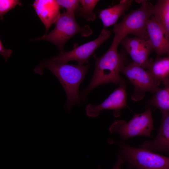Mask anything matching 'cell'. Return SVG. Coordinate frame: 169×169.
Wrapping results in <instances>:
<instances>
[{"label":"cell","mask_w":169,"mask_h":169,"mask_svg":"<svg viewBox=\"0 0 169 169\" xmlns=\"http://www.w3.org/2000/svg\"><path fill=\"white\" fill-rule=\"evenodd\" d=\"M13 52V51L10 49H7L5 48L3 45L1 40H0V54L4 58L6 61L10 57Z\"/></svg>","instance_id":"44dd1931"},{"label":"cell","mask_w":169,"mask_h":169,"mask_svg":"<svg viewBox=\"0 0 169 169\" xmlns=\"http://www.w3.org/2000/svg\"><path fill=\"white\" fill-rule=\"evenodd\" d=\"M80 5L75 13L88 21H93L96 18L94 8L99 1L98 0H80Z\"/></svg>","instance_id":"ac0fdd59"},{"label":"cell","mask_w":169,"mask_h":169,"mask_svg":"<svg viewBox=\"0 0 169 169\" xmlns=\"http://www.w3.org/2000/svg\"><path fill=\"white\" fill-rule=\"evenodd\" d=\"M32 5L47 32L60 14V7L54 0H36Z\"/></svg>","instance_id":"4fadbf2b"},{"label":"cell","mask_w":169,"mask_h":169,"mask_svg":"<svg viewBox=\"0 0 169 169\" xmlns=\"http://www.w3.org/2000/svg\"><path fill=\"white\" fill-rule=\"evenodd\" d=\"M153 16L169 39V0H159L153 6Z\"/></svg>","instance_id":"2e32d148"},{"label":"cell","mask_w":169,"mask_h":169,"mask_svg":"<svg viewBox=\"0 0 169 169\" xmlns=\"http://www.w3.org/2000/svg\"><path fill=\"white\" fill-rule=\"evenodd\" d=\"M124 162L121 155L119 153L117 155V159L114 166L112 169H121V165Z\"/></svg>","instance_id":"7402d4cb"},{"label":"cell","mask_w":169,"mask_h":169,"mask_svg":"<svg viewBox=\"0 0 169 169\" xmlns=\"http://www.w3.org/2000/svg\"><path fill=\"white\" fill-rule=\"evenodd\" d=\"M120 72L134 86V92L131 96L133 100L140 101L144 97L146 92L155 93L160 89L147 70L133 62L123 66Z\"/></svg>","instance_id":"52a82bcc"},{"label":"cell","mask_w":169,"mask_h":169,"mask_svg":"<svg viewBox=\"0 0 169 169\" xmlns=\"http://www.w3.org/2000/svg\"><path fill=\"white\" fill-rule=\"evenodd\" d=\"M120 44L129 54L133 62L145 69H147L150 61L149 55L153 50L149 40L127 36Z\"/></svg>","instance_id":"30bf717a"},{"label":"cell","mask_w":169,"mask_h":169,"mask_svg":"<svg viewBox=\"0 0 169 169\" xmlns=\"http://www.w3.org/2000/svg\"><path fill=\"white\" fill-rule=\"evenodd\" d=\"M148 40L156 53V59L163 55H169V39L152 15L147 26Z\"/></svg>","instance_id":"8fae6325"},{"label":"cell","mask_w":169,"mask_h":169,"mask_svg":"<svg viewBox=\"0 0 169 169\" xmlns=\"http://www.w3.org/2000/svg\"><path fill=\"white\" fill-rule=\"evenodd\" d=\"M132 0H122L118 4L102 10L99 17L104 26V28L116 24L119 18L131 7Z\"/></svg>","instance_id":"5bb4252c"},{"label":"cell","mask_w":169,"mask_h":169,"mask_svg":"<svg viewBox=\"0 0 169 169\" xmlns=\"http://www.w3.org/2000/svg\"><path fill=\"white\" fill-rule=\"evenodd\" d=\"M147 71L157 84H163L169 78V56L160 58L154 61L150 59Z\"/></svg>","instance_id":"9a60e30c"},{"label":"cell","mask_w":169,"mask_h":169,"mask_svg":"<svg viewBox=\"0 0 169 169\" xmlns=\"http://www.w3.org/2000/svg\"><path fill=\"white\" fill-rule=\"evenodd\" d=\"M153 6L149 2L142 1L139 8L125 15L120 22L114 25L113 32L115 35L112 42L119 45L129 34L148 40L147 26L153 15Z\"/></svg>","instance_id":"3957f363"},{"label":"cell","mask_w":169,"mask_h":169,"mask_svg":"<svg viewBox=\"0 0 169 169\" xmlns=\"http://www.w3.org/2000/svg\"><path fill=\"white\" fill-rule=\"evenodd\" d=\"M151 108L144 112L135 114L128 122L124 120H115L109 130L112 134L118 133L124 141L137 136L151 137L154 129L153 120Z\"/></svg>","instance_id":"8992f818"},{"label":"cell","mask_w":169,"mask_h":169,"mask_svg":"<svg viewBox=\"0 0 169 169\" xmlns=\"http://www.w3.org/2000/svg\"><path fill=\"white\" fill-rule=\"evenodd\" d=\"M161 120V123L155 138L144 141L139 147L169 155V112L162 113Z\"/></svg>","instance_id":"7c38bea8"},{"label":"cell","mask_w":169,"mask_h":169,"mask_svg":"<svg viewBox=\"0 0 169 169\" xmlns=\"http://www.w3.org/2000/svg\"><path fill=\"white\" fill-rule=\"evenodd\" d=\"M90 66L61 64L51 59L46 60L36 67L34 71L42 74L43 69L46 68L56 76L66 92L67 101L65 107L69 111L73 105L80 104L79 85Z\"/></svg>","instance_id":"7a4b0ae2"},{"label":"cell","mask_w":169,"mask_h":169,"mask_svg":"<svg viewBox=\"0 0 169 169\" xmlns=\"http://www.w3.org/2000/svg\"><path fill=\"white\" fill-rule=\"evenodd\" d=\"M164 87L155 93L148 104L159 109L161 113L169 112V78L163 84Z\"/></svg>","instance_id":"e0dca14e"},{"label":"cell","mask_w":169,"mask_h":169,"mask_svg":"<svg viewBox=\"0 0 169 169\" xmlns=\"http://www.w3.org/2000/svg\"><path fill=\"white\" fill-rule=\"evenodd\" d=\"M21 3L18 0H0V17L2 19L4 14L16 6L20 5Z\"/></svg>","instance_id":"d6986e66"},{"label":"cell","mask_w":169,"mask_h":169,"mask_svg":"<svg viewBox=\"0 0 169 169\" xmlns=\"http://www.w3.org/2000/svg\"><path fill=\"white\" fill-rule=\"evenodd\" d=\"M54 24L55 28L49 33L31 40H45L51 42L58 48L60 53L64 51L66 42L75 34L80 33L83 37H87L92 33L89 26L81 27L78 24L74 12L66 11L60 14Z\"/></svg>","instance_id":"277c9868"},{"label":"cell","mask_w":169,"mask_h":169,"mask_svg":"<svg viewBox=\"0 0 169 169\" xmlns=\"http://www.w3.org/2000/svg\"><path fill=\"white\" fill-rule=\"evenodd\" d=\"M118 45L112 42L107 52L101 56L95 59L94 73L89 84L79 94L80 100L84 101L89 92L96 87L109 83H120L124 79L120 74V70L127 61L126 53H119Z\"/></svg>","instance_id":"6da1fadb"},{"label":"cell","mask_w":169,"mask_h":169,"mask_svg":"<svg viewBox=\"0 0 169 169\" xmlns=\"http://www.w3.org/2000/svg\"><path fill=\"white\" fill-rule=\"evenodd\" d=\"M120 153L128 169H169V157L146 149L132 147L124 142L117 143Z\"/></svg>","instance_id":"5b68a950"},{"label":"cell","mask_w":169,"mask_h":169,"mask_svg":"<svg viewBox=\"0 0 169 169\" xmlns=\"http://www.w3.org/2000/svg\"><path fill=\"white\" fill-rule=\"evenodd\" d=\"M111 34V32L103 28L98 37L95 39L79 46H75L72 50L60 53L51 60L61 64H67L70 61H75L79 65L88 64L90 57L95 50L106 40Z\"/></svg>","instance_id":"ba28073f"},{"label":"cell","mask_w":169,"mask_h":169,"mask_svg":"<svg viewBox=\"0 0 169 169\" xmlns=\"http://www.w3.org/2000/svg\"><path fill=\"white\" fill-rule=\"evenodd\" d=\"M60 8L66 9V11L75 13L79 6V1L78 0H56Z\"/></svg>","instance_id":"ffe728a7"},{"label":"cell","mask_w":169,"mask_h":169,"mask_svg":"<svg viewBox=\"0 0 169 169\" xmlns=\"http://www.w3.org/2000/svg\"><path fill=\"white\" fill-rule=\"evenodd\" d=\"M127 83L125 80L120 82L119 87L100 104L88 105L85 108L87 115L94 118L98 116L103 110H113V114L115 117L119 116L120 110L127 106Z\"/></svg>","instance_id":"9c48e42d"}]
</instances>
